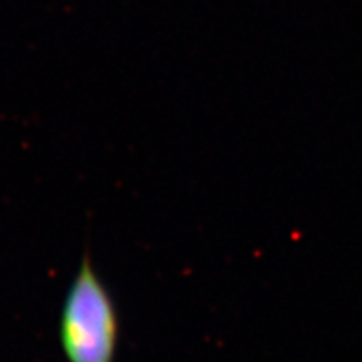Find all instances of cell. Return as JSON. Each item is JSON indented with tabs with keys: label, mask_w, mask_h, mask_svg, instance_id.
Here are the masks:
<instances>
[{
	"label": "cell",
	"mask_w": 362,
	"mask_h": 362,
	"mask_svg": "<svg viewBox=\"0 0 362 362\" xmlns=\"http://www.w3.org/2000/svg\"><path fill=\"white\" fill-rule=\"evenodd\" d=\"M59 342L67 362H115L119 342V315L110 291L84 257L67 291Z\"/></svg>",
	"instance_id": "1"
}]
</instances>
